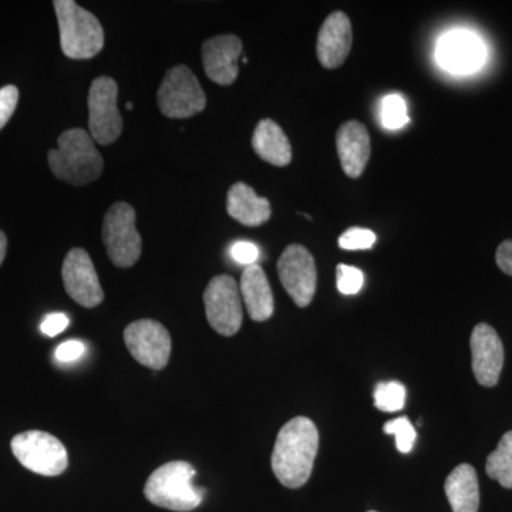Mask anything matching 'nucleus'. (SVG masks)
Returning a JSON list of instances; mask_svg holds the SVG:
<instances>
[{
  "label": "nucleus",
  "mask_w": 512,
  "mask_h": 512,
  "mask_svg": "<svg viewBox=\"0 0 512 512\" xmlns=\"http://www.w3.org/2000/svg\"><path fill=\"white\" fill-rule=\"evenodd\" d=\"M319 448V433L308 417H295L276 437L271 466L279 483L288 488L302 487L311 478Z\"/></svg>",
  "instance_id": "f257e3e1"
},
{
  "label": "nucleus",
  "mask_w": 512,
  "mask_h": 512,
  "mask_svg": "<svg viewBox=\"0 0 512 512\" xmlns=\"http://www.w3.org/2000/svg\"><path fill=\"white\" fill-rule=\"evenodd\" d=\"M47 158L53 175L67 184L93 183L103 173V157L83 128L64 131L57 140V150H50Z\"/></svg>",
  "instance_id": "f03ea898"
},
{
  "label": "nucleus",
  "mask_w": 512,
  "mask_h": 512,
  "mask_svg": "<svg viewBox=\"0 0 512 512\" xmlns=\"http://www.w3.org/2000/svg\"><path fill=\"white\" fill-rule=\"evenodd\" d=\"M195 470L187 461H171L148 478L144 495L165 510L188 512L202 503L204 493L194 484Z\"/></svg>",
  "instance_id": "7ed1b4c3"
},
{
  "label": "nucleus",
  "mask_w": 512,
  "mask_h": 512,
  "mask_svg": "<svg viewBox=\"0 0 512 512\" xmlns=\"http://www.w3.org/2000/svg\"><path fill=\"white\" fill-rule=\"evenodd\" d=\"M53 6L64 56L87 60L99 55L104 46V30L99 19L73 0H56Z\"/></svg>",
  "instance_id": "20e7f679"
},
{
  "label": "nucleus",
  "mask_w": 512,
  "mask_h": 512,
  "mask_svg": "<svg viewBox=\"0 0 512 512\" xmlns=\"http://www.w3.org/2000/svg\"><path fill=\"white\" fill-rule=\"evenodd\" d=\"M103 241L110 261L130 268L140 259L143 242L136 228V211L127 202H116L104 215Z\"/></svg>",
  "instance_id": "39448f33"
},
{
  "label": "nucleus",
  "mask_w": 512,
  "mask_h": 512,
  "mask_svg": "<svg viewBox=\"0 0 512 512\" xmlns=\"http://www.w3.org/2000/svg\"><path fill=\"white\" fill-rule=\"evenodd\" d=\"M157 104L168 119H188L204 111L207 97L195 74L180 64L165 74L158 89Z\"/></svg>",
  "instance_id": "423d86ee"
},
{
  "label": "nucleus",
  "mask_w": 512,
  "mask_h": 512,
  "mask_svg": "<svg viewBox=\"0 0 512 512\" xmlns=\"http://www.w3.org/2000/svg\"><path fill=\"white\" fill-rule=\"evenodd\" d=\"M10 446L19 463L40 476H60L69 466V454L62 441L45 431L18 434Z\"/></svg>",
  "instance_id": "0eeeda50"
},
{
  "label": "nucleus",
  "mask_w": 512,
  "mask_h": 512,
  "mask_svg": "<svg viewBox=\"0 0 512 512\" xmlns=\"http://www.w3.org/2000/svg\"><path fill=\"white\" fill-rule=\"evenodd\" d=\"M119 86L111 77L101 76L93 80L89 90L90 136L101 146H109L120 137L123 119L119 107Z\"/></svg>",
  "instance_id": "6e6552de"
},
{
  "label": "nucleus",
  "mask_w": 512,
  "mask_h": 512,
  "mask_svg": "<svg viewBox=\"0 0 512 512\" xmlns=\"http://www.w3.org/2000/svg\"><path fill=\"white\" fill-rule=\"evenodd\" d=\"M205 313L215 332L234 336L242 325V298L237 281L220 275L211 279L204 292Z\"/></svg>",
  "instance_id": "1a4fd4ad"
},
{
  "label": "nucleus",
  "mask_w": 512,
  "mask_h": 512,
  "mask_svg": "<svg viewBox=\"0 0 512 512\" xmlns=\"http://www.w3.org/2000/svg\"><path fill=\"white\" fill-rule=\"evenodd\" d=\"M282 285L299 308L311 305L318 285L315 259L311 252L298 244L289 245L278 261Z\"/></svg>",
  "instance_id": "9d476101"
},
{
  "label": "nucleus",
  "mask_w": 512,
  "mask_h": 512,
  "mask_svg": "<svg viewBox=\"0 0 512 512\" xmlns=\"http://www.w3.org/2000/svg\"><path fill=\"white\" fill-rule=\"evenodd\" d=\"M124 342L131 356L150 369H164L170 360V333L156 320L143 319L130 323L124 330Z\"/></svg>",
  "instance_id": "9b49d317"
},
{
  "label": "nucleus",
  "mask_w": 512,
  "mask_h": 512,
  "mask_svg": "<svg viewBox=\"0 0 512 512\" xmlns=\"http://www.w3.org/2000/svg\"><path fill=\"white\" fill-rule=\"evenodd\" d=\"M63 284L73 301L84 308H96L104 299L92 258L82 248H73L63 262Z\"/></svg>",
  "instance_id": "f8f14e48"
},
{
  "label": "nucleus",
  "mask_w": 512,
  "mask_h": 512,
  "mask_svg": "<svg viewBox=\"0 0 512 512\" xmlns=\"http://www.w3.org/2000/svg\"><path fill=\"white\" fill-rule=\"evenodd\" d=\"M436 57L440 66L454 74L476 72L483 66L485 47L474 33L454 30L441 37Z\"/></svg>",
  "instance_id": "ddd939ff"
},
{
  "label": "nucleus",
  "mask_w": 512,
  "mask_h": 512,
  "mask_svg": "<svg viewBox=\"0 0 512 512\" xmlns=\"http://www.w3.org/2000/svg\"><path fill=\"white\" fill-rule=\"evenodd\" d=\"M473 372L477 382L484 387H494L504 366V346L493 326L478 323L471 333Z\"/></svg>",
  "instance_id": "4468645a"
},
{
  "label": "nucleus",
  "mask_w": 512,
  "mask_h": 512,
  "mask_svg": "<svg viewBox=\"0 0 512 512\" xmlns=\"http://www.w3.org/2000/svg\"><path fill=\"white\" fill-rule=\"evenodd\" d=\"M242 42L238 36L222 35L208 39L202 45V64L212 82L229 86L237 80Z\"/></svg>",
  "instance_id": "2eb2a0df"
},
{
  "label": "nucleus",
  "mask_w": 512,
  "mask_h": 512,
  "mask_svg": "<svg viewBox=\"0 0 512 512\" xmlns=\"http://www.w3.org/2000/svg\"><path fill=\"white\" fill-rule=\"evenodd\" d=\"M353 33L349 16L343 12H333L323 22L319 30L316 55L326 69H336L345 63L352 49Z\"/></svg>",
  "instance_id": "dca6fc26"
},
{
  "label": "nucleus",
  "mask_w": 512,
  "mask_h": 512,
  "mask_svg": "<svg viewBox=\"0 0 512 512\" xmlns=\"http://www.w3.org/2000/svg\"><path fill=\"white\" fill-rule=\"evenodd\" d=\"M336 147L343 171L350 178H359L366 170L372 153L367 128L360 121H346L339 127Z\"/></svg>",
  "instance_id": "f3484780"
},
{
  "label": "nucleus",
  "mask_w": 512,
  "mask_h": 512,
  "mask_svg": "<svg viewBox=\"0 0 512 512\" xmlns=\"http://www.w3.org/2000/svg\"><path fill=\"white\" fill-rule=\"evenodd\" d=\"M241 298L255 322H265L274 315V295L261 266L249 265L242 272Z\"/></svg>",
  "instance_id": "a211bd4d"
},
{
  "label": "nucleus",
  "mask_w": 512,
  "mask_h": 512,
  "mask_svg": "<svg viewBox=\"0 0 512 512\" xmlns=\"http://www.w3.org/2000/svg\"><path fill=\"white\" fill-rule=\"evenodd\" d=\"M229 217L247 227H259L271 218L269 201L256 195L254 188L245 183H237L229 188L227 195Z\"/></svg>",
  "instance_id": "6ab92c4d"
},
{
  "label": "nucleus",
  "mask_w": 512,
  "mask_h": 512,
  "mask_svg": "<svg viewBox=\"0 0 512 512\" xmlns=\"http://www.w3.org/2000/svg\"><path fill=\"white\" fill-rule=\"evenodd\" d=\"M252 147L259 158L275 167H285L292 161L289 138L274 120L259 121L252 136Z\"/></svg>",
  "instance_id": "aec40b11"
},
{
  "label": "nucleus",
  "mask_w": 512,
  "mask_h": 512,
  "mask_svg": "<svg viewBox=\"0 0 512 512\" xmlns=\"http://www.w3.org/2000/svg\"><path fill=\"white\" fill-rule=\"evenodd\" d=\"M446 494L453 512H477L480 507V488L476 470L470 464H460L447 477Z\"/></svg>",
  "instance_id": "412c9836"
},
{
  "label": "nucleus",
  "mask_w": 512,
  "mask_h": 512,
  "mask_svg": "<svg viewBox=\"0 0 512 512\" xmlns=\"http://www.w3.org/2000/svg\"><path fill=\"white\" fill-rule=\"evenodd\" d=\"M485 471L504 488H512V431L501 437L497 448L488 456Z\"/></svg>",
  "instance_id": "4be33fe9"
},
{
  "label": "nucleus",
  "mask_w": 512,
  "mask_h": 512,
  "mask_svg": "<svg viewBox=\"0 0 512 512\" xmlns=\"http://www.w3.org/2000/svg\"><path fill=\"white\" fill-rule=\"evenodd\" d=\"M406 402V387L399 382L377 384L375 404L377 409L386 413L399 412Z\"/></svg>",
  "instance_id": "5701e85b"
},
{
  "label": "nucleus",
  "mask_w": 512,
  "mask_h": 512,
  "mask_svg": "<svg viewBox=\"0 0 512 512\" xmlns=\"http://www.w3.org/2000/svg\"><path fill=\"white\" fill-rule=\"evenodd\" d=\"M382 120L384 127L389 128V130H399V128L406 126L409 123L406 101L397 94L386 97L383 101Z\"/></svg>",
  "instance_id": "b1692460"
},
{
  "label": "nucleus",
  "mask_w": 512,
  "mask_h": 512,
  "mask_svg": "<svg viewBox=\"0 0 512 512\" xmlns=\"http://www.w3.org/2000/svg\"><path fill=\"white\" fill-rule=\"evenodd\" d=\"M384 433L396 437V446L400 453H410L416 443L417 433L407 417H399L384 424Z\"/></svg>",
  "instance_id": "393cba45"
},
{
  "label": "nucleus",
  "mask_w": 512,
  "mask_h": 512,
  "mask_svg": "<svg viewBox=\"0 0 512 512\" xmlns=\"http://www.w3.org/2000/svg\"><path fill=\"white\" fill-rule=\"evenodd\" d=\"M376 234L366 228H349L339 238V247L348 251H360L370 249L375 245Z\"/></svg>",
  "instance_id": "a878e982"
},
{
  "label": "nucleus",
  "mask_w": 512,
  "mask_h": 512,
  "mask_svg": "<svg viewBox=\"0 0 512 512\" xmlns=\"http://www.w3.org/2000/svg\"><path fill=\"white\" fill-rule=\"evenodd\" d=\"M336 276H338V289L343 295H356L365 284V275L355 266L338 265Z\"/></svg>",
  "instance_id": "bb28decb"
},
{
  "label": "nucleus",
  "mask_w": 512,
  "mask_h": 512,
  "mask_svg": "<svg viewBox=\"0 0 512 512\" xmlns=\"http://www.w3.org/2000/svg\"><path fill=\"white\" fill-rule=\"evenodd\" d=\"M19 101L18 87L9 86L0 89V130L8 124L10 117L15 113Z\"/></svg>",
  "instance_id": "cd10ccee"
},
{
  "label": "nucleus",
  "mask_w": 512,
  "mask_h": 512,
  "mask_svg": "<svg viewBox=\"0 0 512 512\" xmlns=\"http://www.w3.org/2000/svg\"><path fill=\"white\" fill-rule=\"evenodd\" d=\"M69 323V316L64 315V313H49L43 319L40 330H42L43 335H46L47 338H55V336L60 335V333L69 328Z\"/></svg>",
  "instance_id": "c85d7f7f"
},
{
  "label": "nucleus",
  "mask_w": 512,
  "mask_h": 512,
  "mask_svg": "<svg viewBox=\"0 0 512 512\" xmlns=\"http://www.w3.org/2000/svg\"><path fill=\"white\" fill-rule=\"evenodd\" d=\"M231 255L238 264L255 265L259 258V249L256 245L251 244V242L241 241L232 245Z\"/></svg>",
  "instance_id": "c756f323"
},
{
  "label": "nucleus",
  "mask_w": 512,
  "mask_h": 512,
  "mask_svg": "<svg viewBox=\"0 0 512 512\" xmlns=\"http://www.w3.org/2000/svg\"><path fill=\"white\" fill-rule=\"evenodd\" d=\"M84 350L86 348L80 340H67L56 349L55 357L57 362L72 363L83 356Z\"/></svg>",
  "instance_id": "7c9ffc66"
},
{
  "label": "nucleus",
  "mask_w": 512,
  "mask_h": 512,
  "mask_svg": "<svg viewBox=\"0 0 512 512\" xmlns=\"http://www.w3.org/2000/svg\"><path fill=\"white\" fill-rule=\"evenodd\" d=\"M495 261L504 274L512 276V239H507L500 244L495 254Z\"/></svg>",
  "instance_id": "2f4dec72"
},
{
  "label": "nucleus",
  "mask_w": 512,
  "mask_h": 512,
  "mask_svg": "<svg viewBox=\"0 0 512 512\" xmlns=\"http://www.w3.org/2000/svg\"><path fill=\"white\" fill-rule=\"evenodd\" d=\"M6 249H8V238L0 231V265H2L3 259H5Z\"/></svg>",
  "instance_id": "473e14b6"
},
{
  "label": "nucleus",
  "mask_w": 512,
  "mask_h": 512,
  "mask_svg": "<svg viewBox=\"0 0 512 512\" xmlns=\"http://www.w3.org/2000/svg\"><path fill=\"white\" fill-rule=\"evenodd\" d=\"M131 107H133V104L128 103V104H127V109H128V110H131Z\"/></svg>",
  "instance_id": "72a5a7b5"
},
{
  "label": "nucleus",
  "mask_w": 512,
  "mask_h": 512,
  "mask_svg": "<svg viewBox=\"0 0 512 512\" xmlns=\"http://www.w3.org/2000/svg\"><path fill=\"white\" fill-rule=\"evenodd\" d=\"M369 512H376V511H369Z\"/></svg>",
  "instance_id": "f704fd0d"
}]
</instances>
